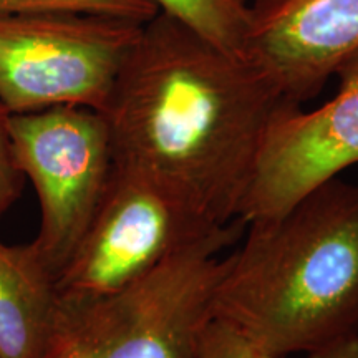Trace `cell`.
Masks as SVG:
<instances>
[{
    "mask_svg": "<svg viewBox=\"0 0 358 358\" xmlns=\"http://www.w3.org/2000/svg\"><path fill=\"white\" fill-rule=\"evenodd\" d=\"M7 122L8 111L0 103V221L19 198L22 186V173L13 156Z\"/></svg>",
    "mask_w": 358,
    "mask_h": 358,
    "instance_id": "obj_13",
    "label": "cell"
},
{
    "mask_svg": "<svg viewBox=\"0 0 358 358\" xmlns=\"http://www.w3.org/2000/svg\"><path fill=\"white\" fill-rule=\"evenodd\" d=\"M62 312L57 275L34 244L0 241V358H47Z\"/></svg>",
    "mask_w": 358,
    "mask_h": 358,
    "instance_id": "obj_9",
    "label": "cell"
},
{
    "mask_svg": "<svg viewBox=\"0 0 358 358\" xmlns=\"http://www.w3.org/2000/svg\"><path fill=\"white\" fill-rule=\"evenodd\" d=\"M32 12L95 13L146 24L159 8L151 0H0V13Z\"/></svg>",
    "mask_w": 358,
    "mask_h": 358,
    "instance_id": "obj_11",
    "label": "cell"
},
{
    "mask_svg": "<svg viewBox=\"0 0 358 358\" xmlns=\"http://www.w3.org/2000/svg\"><path fill=\"white\" fill-rule=\"evenodd\" d=\"M198 358H284L257 347L252 340L226 322L213 319L204 329Z\"/></svg>",
    "mask_w": 358,
    "mask_h": 358,
    "instance_id": "obj_12",
    "label": "cell"
},
{
    "mask_svg": "<svg viewBox=\"0 0 358 358\" xmlns=\"http://www.w3.org/2000/svg\"><path fill=\"white\" fill-rule=\"evenodd\" d=\"M239 2H243V3H249V0H239Z\"/></svg>",
    "mask_w": 358,
    "mask_h": 358,
    "instance_id": "obj_15",
    "label": "cell"
},
{
    "mask_svg": "<svg viewBox=\"0 0 358 358\" xmlns=\"http://www.w3.org/2000/svg\"><path fill=\"white\" fill-rule=\"evenodd\" d=\"M289 105L257 58L158 12L141 25L101 113L115 164L227 226L241 216L268 128Z\"/></svg>",
    "mask_w": 358,
    "mask_h": 358,
    "instance_id": "obj_1",
    "label": "cell"
},
{
    "mask_svg": "<svg viewBox=\"0 0 358 358\" xmlns=\"http://www.w3.org/2000/svg\"><path fill=\"white\" fill-rule=\"evenodd\" d=\"M245 227L213 319L284 358L358 334V179H329Z\"/></svg>",
    "mask_w": 358,
    "mask_h": 358,
    "instance_id": "obj_2",
    "label": "cell"
},
{
    "mask_svg": "<svg viewBox=\"0 0 358 358\" xmlns=\"http://www.w3.org/2000/svg\"><path fill=\"white\" fill-rule=\"evenodd\" d=\"M13 156L32 181L40 226L32 241L58 274L95 216L113 173L110 128L101 111L80 105L8 113Z\"/></svg>",
    "mask_w": 358,
    "mask_h": 358,
    "instance_id": "obj_6",
    "label": "cell"
},
{
    "mask_svg": "<svg viewBox=\"0 0 358 358\" xmlns=\"http://www.w3.org/2000/svg\"><path fill=\"white\" fill-rule=\"evenodd\" d=\"M244 227L234 219L128 287L64 306L47 358H198L226 267L221 254Z\"/></svg>",
    "mask_w": 358,
    "mask_h": 358,
    "instance_id": "obj_3",
    "label": "cell"
},
{
    "mask_svg": "<svg viewBox=\"0 0 358 358\" xmlns=\"http://www.w3.org/2000/svg\"><path fill=\"white\" fill-rule=\"evenodd\" d=\"M307 355V358H358V334L327 343Z\"/></svg>",
    "mask_w": 358,
    "mask_h": 358,
    "instance_id": "obj_14",
    "label": "cell"
},
{
    "mask_svg": "<svg viewBox=\"0 0 358 358\" xmlns=\"http://www.w3.org/2000/svg\"><path fill=\"white\" fill-rule=\"evenodd\" d=\"M141 25L95 13H0V103L8 113L103 111Z\"/></svg>",
    "mask_w": 358,
    "mask_h": 358,
    "instance_id": "obj_4",
    "label": "cell"
},
{
    "mask_svg": "<svg viewBox=\"0 0 358 358\" xmlns=\"http://www.w3.org/2000/svg\"><path fill=\"white\" fill-rule=\"evenodd\" d=\"M201 37L232 53H248L249 3L239 0H151Z\"/></svg>",
    "mask_w": 358,
    "mask_h": 358,
    "instance_id": "obj_10",
    "label": "cell"
},
{
    "mask_svg": "<svg viewBox=\"0 0 358 358\" xmlns=\"http://www.w3.org/2000/svg\"><path fill=\"white\" fill-rule=\"evenodd\" d=\"M222 227L151 178L115 164L95 216L57 274L62 306L118 292Z\"/></svg>",
    "mask_w": 358,
    "mask_h": 358,
    "instance_id": "obj_5",
    "label": "cell"
},
{
    "mask_svg": "<svg viewBox=\"0 0 358 358\" xmlns=\"http://www.w3.org/2000/svg\"><path fill=\"white\" fill-rule=\"evenodd\" d=\"M332 100L289 105L268 128L239 219L274 216L322 182L358 164V47L340 62Z\"/></svg>",
    "mask_w": 358,
    "mask_h": 358,
    "instance_id": "obj_7",
    "label": "cell"
},
{
    "mask_svg": "<svg viewBox=\"0 0 358 358\" xmlns=\"http://www.w3.org/2000/svg\"><path fill=\"white\" fill-rule=\"evenodd\" d=\"M248 53L295 105L315 98L358 47V0H252Z\"/></svg>",
    "mask_w": 358,
    "mask_h": 358,
    "instance_id": "obj_8",
    "label": "cell"
}]
</instances>
